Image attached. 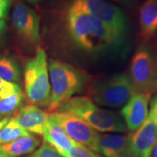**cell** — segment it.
Returning a JSON list of instances; mask_svg holds the SVG:
<instances>
[{"label":"cell","mask_w":157,"mask_h":157,"mask_svg":"<svg viewBox=\"0 0 157 157\" xmlns=\"http://www.w3.org/2000/svg\"><path fill=\"white\" fill-rule=\"evenodd\" d=\"M66 24L73 44L89 56H117L126 44L99 20L80 10L68 8Z\"/></svg>","instance_id":"obj_1"},{"label":"cell","mask_w":157,"mask_h":157,"mask_svg":"<svg viewBox=\"0 0 157 157\" xmlns=\"http://www.w3.org/2000/svg\"><path fill=\"white\" fill-rule=\"evenodd\" d=\"M51 96L48 111H58L63 103L74 95L83 93L89 85L90 76L71 65L56 60L49 63Z\"/></svg>","instance_id":"obj_2"},{"label":"cell","mask_w":157,"mask_h":157,"mask_svg":"<svg viewBox=\"0 0 157 157\" xmlns=\"http://www.w3.org/2000/svg\"><path fill=\"white\" fill-rule=\"evenodd\" d=\"M58 111L72 113L98 132H125L127 129L117 113L102 109L87 96L71 98L60 105Z\"/></svg>","instance_id":"obj_3"},{"label":"cell","mask_w":157,"mask_h":157,"mask_svg":"<svg viewBox=\"0 0 157 157\" xmlns=\"http://www.w3.org/2000/svg\"><path fill=\"white\" fill-rule=\"evenodd\" d=\"M24 87L25 95L31 105L48 109L51 87L47 55L42 48H37L34 57L25 63Z\"/></svg>","instance_id":"obj_4"},{"label":"cell","mask_w":157,"mask_h":157,"mask_svg":"<svg viewBox=\"0 0 157 157\" xmlns=\"http://www.w3.org/2000/svg\"><path fill=\"white\" fill-rule=\"evenodd\" d=\"M88 95L96 105L119 108L135 93L129 74L119 73L93 81L88 85Z\"/></svg>","instance_id":"obj_5"},{"label":"cell","mask_w":157,"mask_h":157,"mask_svg":"<svg viewBox=\"0 0 157 157\" xmlns=\"http://www.w3.org/2000/svg\"><path fill=\"white\" fill-rule=\"evenodd\" d=\"M71 8L82 10L99 20L126 44L129 32L127 17L121 10L105 0H73Z\"/></svg>","instance_id":"obj_6"},{"label":"cell","mask_w":157,"mask_h":157,"mask_svg":"<svg viewBox=\"0 0 157 157\" xmlns=\"http://www.w3.org/2000/svg\"><path fill=\"white\" fill-rule=\"evenodd\" d=\"M129 76L135 93H156L157 55L151 45L143 44L137 49L131 60Z\"/></svg>","instance_id":"obj_7"},{"label":"cell","mask_w":157,"mask_h":157,"mask_svg":"<svg viewBox=\"0 0 157 157\" xmlns=\"http://www.w3.org/2000/svg\"><path fill=\"white\" fill-rule=\"evenodd\" d=\"M70 138L99 154V134L81 119L66 111H56L49 114Z\"/></svg>","instance_id":"obj_8"},{"label":"cell","mask_w":157,"mask_h":157,"mask_svg":"<svg viewBox=\"0 0 157 157\" xmlns=\"http://www.w3.org/2000/svg\"><path fill=\"white\" fill-rule=\"evenodd\" d=\"M13 25L18 36L30 44L40 42L39 21L34 10L23 2L15 5L12 15Z\"/></svg>","instance_id":"obj_9"},{"label":"cell","mask_w":157,"mask_h":157,"mask_svg":"<svg viewBox=\"0 0 157 157\" xmlns=\"http://www.w3.org/2000/svg\"><path fill=\"white\" fill-rule=\"evenodd\" d=\"M129 135L130 157H150L157 138L156 114L151 107L146 121Z\"/></svg>","instance_id":"obj_10"},{"label":"cell","mask_w":157,"mask_h":157,"mask_svg":"<svg viewBox=\"0 0 157 157\" xmlns=\"http://www.w3.org/2000/svg\"><path fill=\"white\" fill-rule=\"evenodd\" d=\"M151 95L135 93L121 111L127 129L135 132L143 124L148 117V105Z\"/></svg>","instance_id":"obj_11"},{"label":"cell","mask_w":157,"mask_h":157,"mask_svg":"<svg viewBox=\"0 0 157 157\" xmlns=\"http://www.w3.org/2000/svg\"><path fill=\"white\" fill-rule=\"evenodd\" d=\"M48 117L49 113L46 111L36 105L29 104L17 110L11 119L29 133L42 135Z\"/></svg>","instance_id":"obj_12"},{"label":"cell","mask_w":157,"mask_h":157,"mask_svg":"<svg viewBox=\"0 0 157 157\" xmlns=\"http://www.w3.org/2000/svg\"><path fill=\"white\" fill-rule=\"evenodd\" d=\"M129 143V134H101L98 138L99 154L105 157H130Z\"/></svg>","instance_id":"obj_13"},{"label":"cell","mask_w":157,"mask_h":157,"mask_svg":"<svg viewBox=\"0 0 157 157\" xmlns=\"http://www.w3.org/2000/svg\"><path fill=\"white\" fill-rule=\"evenodd\" d=\"M42 136L44 143L52 146L63 157H66L68 150L71 147L77 144V143L68 137L63 129L50 116L45 124Z\"/></svg>","instance_id":"obj_14"},{"label":"cell","mask_w":157,"mask_h":157,"mask_svg":"<svg viewBox=\"0 0 157 157\" xmlns=\"http://www.w3.org/2000/svg\"><path fill=\"white\" fill-rule=\"evenodd\" d=\"M140 39H151L157 32V0H145L139 10Z\"/></svg>","instance_id":"obj_15"},{"label":"cell","mask_w":157,"mask_h":157,"mask_svg":"<svg viewBox=\"0 0 157 157\" xmlns=\"http://www.w3.org/2000/svg\"><path fill=\"white\" fill-rule=\"evenodd\" d=\"M41 140L32 135L21 137L13 142L0 145V153L10 157L30 154L40 146Z\"/></svg>","instance_id":"obj_16"},{"label":"cell","mask_w":157,"mask_h":157,"mask_svg":"<svg viewBox=\"0 0 157 157\" xmlns=\"http://www.w3.org/2000/svg\"><path fill=\"white\" fill-rule=\"evenodd\" d=\"M0 77L11 82L21 80V70L15 59L0 55Z\"/></svg>","instance_id":"obj_17"},{"label":"cell","mask_w":157,"mask_h":157,"mask_svg":"<svg viewBox=\"0 0 157 157\" xmlns=\"http://www.w3.org/2000/svg\"><path fill=\"white\" fill-rule=\"evenodd\" d=\"M29 135H30V133L10 119L0 130V145L7 144Z\"/></svg>","instance_id":"obj_18"},{"label":"cell","mask_w":157,"mask_h":157,"mask_svg":"<svg viewBox=\"0 0 157 157\" xmlns=\"http://www.w3.org/2000/svg\"><path fill=\"white\" fill-rule=\"evenodd\" d=\"M24 95L23 92L14 93L5 98H0V115L10 116L14 114L22 107Z\"/></svg>","instance_id":"obj_19"},{"label":"cell","mask_w":157,"mask_h":157,"mask_svg":"<svg viewBox=\"0 0 157 157\" xmlns=\"http://www.w3.org/2000/svg\"><path fill=\"white\" fill-rule=\"evenodd\" d=\"M66 157H102L98 153L90 150L87 147L77 143L71 147L67 153Z\"/></svg>","instance_id":"obj_20"},{"label":"cell","mask_w":157,"mask_h":157,"mask_svg":"<svg viewBox=\"0 0 157 157\" xmlns=\"http://www.w3.org/2000/svg\"><path fill=\"white\" fill-rule=\"evenodd\" d=\"M24 157H63L57 152L55 149L48 145V143H43L42 145L31 154Z\"/></svg>","instance_id":"obj_21"},{"label":"cell","mask_w":157,"mask_h":157,"mask_svg":"<svg viewBox=\"0 0 157 157\" xmlns=\"http://www.w3.org/2000/svg\"><path fill=\"white\" fill-rule=\"evenodd\" d=\"M21 91L22 90L18 84L14 82L6 81L0 77V98H5Z\"/></svg>","instance_id":"obj_22"},{"label":"cell","mask_w":157,"mask_h":157,"mask_svg":"<svg viewBox=\"0 0 157 157\" xmlns=\"http://www.w3.org/2000/svg\"><path fill=\"white\" fill-rule=\"evenodd\" d=\"M13 0H0V19L7 17Z\"/></svg>","instance_id":"obj_23"},{"label":"cell","mask_w":157,"mask_h":157,"mask_svg":"<svg viewBox=\"0 0 157 157\" xmlns=\"http://www.w3.org/2000/svg\"><path fill=\"white\" fill-rule=\"evenodd\" d=\"M111 1L127 7H132L135 3V0H111Z\"/></svg>","instance_id":"obj_24"},{"label":"cell","mask_w":157,"mask_h":157,"mask_svg":"<svg viewBox=\"0 0 157 157\" xmlns=\"http://www.w3.org/2000/svg\"><path fill=\"white\" fill-rule=\"evenodd\" d=\"M151 107L154 110L155 114H156V132H157V94L153 98L151 103Z\"/></svg>","instance_id":"obj_25"},{"label":"cell","mask_w":157,"mask_h":157,"mask_svg":"<svg viewBox=\"0 0 157 157\" xmlns=\"http://www.w3.org/2000/svg\"><path fill=\"white\" fill-rule=\"evenodd\" d=\"M6 27H7V25H6L5 21H4V19H0V38H1L4 33H5Z\"/></svg>","instance_id":"obj_26"},{"label":"cell","mask_w":157,"mask_h":157,"mask_svg":"<svg viewBox=\"0 0 157 157\" xmlns=\"http://www.w3.org/2000/svg\"><path fill=\"white\" fill-rule=\"evenodd\" d=\"M9 121V117H5L0 120V130L3 128L7 124V123Z\"/></svg>","instance_id":"obj_27"},{"label":"cell","mask_w":157,"mask_h":157,"mask_svg":"<svg viewBox=\"0 0 157 157\" xmlns=\"http://www.w3.org/2000/svg\"><path fill=\"white\" fill-rule=\"evenodd\" d=\"M152 157H157V138L156 140V142L154 143V148H153Z\"/></svg>","instance_id":"obj_28"},{"label":"cell","mask_w":157,"mask_h":157,"mask_svg":"<svg viewBox=\"0 0 157 157\" xmlns=\"http://www.w3.org/2000/svg\"><path fill=\"white\" fill-rule=\"evenodd\" d=\"M27 2H28L30 4H33V5H34V4H37L39 3V2L42 1V0H26Z\"/></svg>","instance_id":"obj_29"},{"label":"cell","mask_w":157,"mask_h":157,"mask_svg":"<svg viewBox=\"0 0 157 157\" xmlns=\"http://www.w3.org/2000/svg\"><path fill=\"white\" fill-rule=\"evenodd\" d=\"M0 157H10V156H6V155L2 154V153H0Z\"/></svg>","instance_id":"obj_30"},{"label":"cell","mask_w":157,"mask_h":157,"mask_svg":"<svg viewBox=\"0 0 157 157\" xmlns=\"http://www.w3.org/2000/svg\"><path fill=\"white\" fill-rule=\"evenodd\" d=\"M2 119V116L1 115H0V120H1V119Z\"/></svg>","instance_id":"obj_31"}]
</instances>
